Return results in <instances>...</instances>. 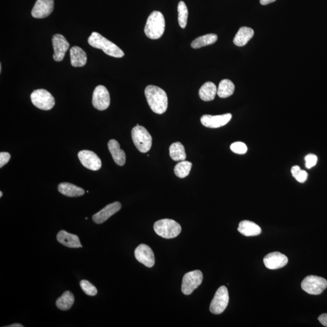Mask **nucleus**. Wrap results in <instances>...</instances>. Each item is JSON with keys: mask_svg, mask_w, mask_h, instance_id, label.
Wrapping results in <instances>:
<instances>
[{"mask_svg": "<svg viewBox=\"0 0 327 327\" xmlns=\"http://www.w3.org/2000/svg\"><path fill=\"white\" fill-rule=\"evenodd\" d=\"M192 167V164L191 162L182 161L176 165L174 172L178 178H184L190 173Z\"/></svg>", "mask_w": 327, "mask_h": 327, "instance_id": "c85d7f7f", "label": "nucleus"}, {"mask_svg": "<svg viewBox=\"0 0 327 327\" xmlns=\"http://www.w3.org/2000/svg\"><path fill=\"white\" fill-rule=\"evenodd\" d=\"M2 196H3V193H2V192H0V197H1V198H2Z\"/></svg>", "mask_w": 327, "mask_h": 327, "instance_id": "a19ab883", "label": "nucleus"}, {"mask_svg": "<svg viewBox=\"0 0 327 327\" xmlns=\"http://www.w3.org/2000/svg\"><path fill=\"white\" fill-rule=\"evenodd\" d=\"M288 261V258L286 255L277 252L269 253L264 258L265 267L270 270L283 268L287 264Z\"/></svg>", "mask_w": 327, "mask_h": 327, "instance_id": "dca6fc26", "label": "nucleus"}, {"mask_svg": "<svg viewBox=\"0 0 327 327\" xmlns=\"http://www.w3.org/2000/svg\"><path fill=\"white\" fill-rule=\"evenodd\" d=\"M54 7V0H37L31 12L32 17L35 18L48 17L53 12Z\"/></svg>", "mask_w": 327, "mask_h": 327, "instance_id": "2eb2a0df", "label": "nucleus"}, {"mask_svg": "<svg viewBox=\"0 0 327 327\" xmlns=\"http://www.w3.org/2000/svg\"><path fill=\"white\" fill-rule=\"evenodd\" d=\"M2 65L1 64H0V72H2Z\"/></svg>", "mask_w": 327, "mask_h": 327, "instance_id": "ea45409f", "label": "nucleus"}, {"mask_svg": "<svg viewBox=\"0 0 327 327\" xmlns=\"http://www.w3.org/2000/svg\"><path fill=\"white\" fill-rule=\"evenodd\" d=\"M88 42L91 46L99 49L108 56L115 58H122L124 56V53L120 48L114 42L104 37L99 33L94 32L88 39Z\"/></svg>", "mask_w": 327, "mask_h": 327, "instance_id": "f03ea898", "label": "nucleus"}, {"mask_svg": "<svg viewBox=\"0 0 327 327\" xmlns=\"http://www.w3.org/2000/svg\"><path fill=\"white\" fill-rule=\"evenodd\" d=\"M57 240L63 246L69 248H79L82 247L80 241L78 236L68 233L65 230H61L57 234Z\"/></svg>", "mask_w": 327, "mask_h": 327, "instance_id": "6ab92c4d", "label": "nucleus"}, {"mask_svg": "<svg viewBox=\"0 0 327 327\" xmlns=\"http://www.w3.org/2000/svg\"><path fill=\"white\" fill-rule=\"evenodd\" d=\"M11 155L8 152L0 153V167L2 168L10 160Z\"/></svg>", "mask_w": 327, "mask_h": 327, "instance_id": "f704fd0d", "label": "nucleus"}, {"mask_svg": "<svg viewBox=\"0 0 327 327\" xmlns=\"http://www.w3.org/2000/svg\"><path fill=\"white\" fill-rule=\"evenodd\" d=\"M111 103V98L107 88L100 85L95 88L92 98V105L99 111H105L108 109Z\"/></svg>", "mask_w": 327, "mask_h": 327, "instance_id": "9d476101", "label": "nucleus"}, {"mask_svg": "<svg viewBox=\"0 0 327 327\" xmlns=\"http://www.w3.org/2000/svg\"><path fill=\"white\" fill-rule=\"evenodd\" d=\"M300 170H301L300 167H299L298 166H293L292 168V169H291V172H292V176L293 177H295V176L296 175V174H297L299 172V171H300Z\"/></svg>", "mask_w": 327, "mask_h": 327, "instance_id": "e433bc0d", "label": "nucleus"}, {"mask_svg": "<svg viewBox=\"0 0 327 327\" xmlns=\"http://www.w3.org/2000/svg\"><path fill=\"white\" fill-rule=\"evenodd\" d=\"M238 230L245 237H255L261 233V228L255 222L250 221H241Z\"/></svg>", "mask_w": 327, "mask_h": 327, "instance_id": "412c9836", "label": "nucleus"}, {"mask_svg": "<svg viewBox=\"0 0 327 327\" xmlns=\"http://www.w3.org/2000/svg\"><path fill=\"white\" fill-rule=\"evenodd\" d=\"M231 114L216 116L204 115L201 118V122L205 127L216 129L225 126L231 120Z\"/></svg>", "mask_w": 327, "mask_h": 327, "instance_id": "ddd939ff", "label": "nucleus"}, {"mask_svg": "<svg viewBox=\"0 0 327 327\" xmlns=\"http://www.w3.org/2000/svg\"><path fill=\"white\" fill-rule=\"evenodd\" d=\"M178 12L179 26L182 29H184L188 24L189 12L187 6L184 2L181 1L179 3Z\"/></svg>", "mask_w": 327, "mask_h": 327, "instance_id": "c756f323", "label": "nucleus"}, {"mask_svg": "<svg viewBox=\"0 0 327 327\" xmlns=\"http://www.w3.org/2000/svg\"><path fill=\"white\" fill-rule=\"evenodd\" d=\"M233 82L229 79H223L219 84L217 95L221 99H225L232 96L235 91Z\"/></svg>", "mask_w": 327, "mask_h": 327, "instance_id": "393cba45", "label": "nucleus"}, {"mask_svg": "<svg viewBox=\"0 0 327 327\" xmlns=\"http://www.w3.org/2000/svg\"><path fill=\"white\" fill-rule=\"evenodd\" d=\"M218 40V36L214 33H210L200 36L192 41L191 46L194 49H200L207 45L213 44Z\"/></svg>", "mask_w": 327, "mask_h": 327, "instance_id": "a878e982", "label": "nucleus"}, {"mask_svg": "<svg viewBox=\"0 0 327 327\" xmlns=\"http://www.w3.org/2000/svg\"><path fill=\"white\" fill-rule=\"evenodd\" d=\"M276 0H260V3L262 5H267L270 4V3H273Z\"/></svg>", "mask_w": 327, "mask_h": 327, "instance_id": "4c0bfd02", "label": "nucleus"}, {"mask_svg": "<svg viewBox=\"0 0 327 327\" xmlns=\"http://www.w3.org/2000/svg\"><path fill=\"white\" fill-rule=\"evenodd\" d=\"M30 99L36 108L43 111H50L55 106L54 98L50 92L44 89H38L30 95Z\"/></svg>", "mask_w": 327, "mask_h": 327, "instance_id": "0eeeda50", "label": "nucleus"}, {"mask_svg": "<svg viewBox=\"0 0 327 327\" xmlns=\"http://www.w3.org/2000/svg\"><path fill=\"white\" fill-rule=\"evenodd\" d=\"M169 153L171 158L175 161H184L186 154L184 146L181 143H174L169 148Z\"/></svg>", "mask_w": 327, "mask_h": 327, "instance_id": "bb28decb", "label": "nucleus"}, {"mask_svg": "<svg viewBox=\"0 0 327 327\" xmlns=\"http://www.w3.org/2000/svg\"><path fill=\"white\" fill-rule=\"evenodd\" d=\"M134 256L136 260L147 267H154L155 262V255L151 247L146 244H141L134 250Z\"/></svg>", "mask_w": 327, "mask_h": 327, "instance_id": "9b49d317", "label": "nucleus"}, {"mask_svg": "<svg viewBox=\"0 0 327 327\" xmlns=\"http://www.w3.org/2000/svg\"><path fill=\"white\" fill-rule=\"evenodd\" d=\"M121 209V204L119 202H115L110 204L101 210L100 212L93 216V221L96 224H100L105 222L109 218Z\"/></svg>", "mask_w": 327, "mask_h": 327, "instance_id": "f3484780", "label": "nucleus"}, {"mask_svg": "<svg viewBox=\"0 0 327 327\" xmlns=\"http://www.w3.org/2000/svg\"><path fill=\"white\" fill-rule=\"evenodd\" d=\"M78 158L81 164L87 169L97 171L101 169L102 164L98 155L90 151H82L78 153Z\"/></svg>", "mask_w": 327, "mask_h": 327, "instance_id": "f8f14e48", "label": "nucleus"}, {"mask_svg": "<svg viewBox=\"0 0 327 327\" xmlns=\"http://www.w3.org/2000/svg\"><path fill=\"white\" fill-rule=\"evenodd\" d=\"M318 320L323 326L327 327V313L322 314L321 315H320Z\"/></svg>", "mask_w": 327, "mask_h": 327, "instance_id": "c9c22d12", "label": "nucleus"}, {"mask_svg": "<svg viewBox=\"0 0 327 327\" xmlns=\"http://www.w3.org/2000/svg\"><path fill=\"white\" fill-rule=\"evenodd\" d=\"M131 137L134 146L140 152H148L152 148V137L145 127L137 124L131 130Z\"/></svg>", "mask_w": 327, "mask_h": 327, "instance_id": "39448f33", "label": "nucleus"}, {"mask_svg": "<svg viewBox=\"0 0 327 327\" xmlns=\"http://www.w3.org/2000/svg\"><path fill=\"white\" fill-rule=\"evenodd\" d=\"M8 327H23V325L19 324V323H14V324H12L11 325L9 326H6Z\"/></svg>", "mask_w": 327, "mask_h": 327, "instance_id": "58836bf2", "label": "nucleus"}, {"mask_svg": "<svg viewBox=\"0 0 327 327\" xmlns=\"http://www.w3.org/2000/svg\"><path fill=\"white\" fill-rule=\"evenodd\" d=\"M217 91H218V88L213 82H207L202 85L199 90V96L204 102H210V101L215 99Z\"/></svg>", "mask_w": 327, "mask_h": 327, "instance_id": "b1692460", "label": "nucleus"}, {"mask_svg": "<svg viewBox=\"0 0 327 327\" xmlns=\"http://www.w3.org/2000/svg\"><path fill=\"white\" fill-rule=\"evenodd\" d=\"M58 189L61 194L68 197H78L82 196L85 191L81 188L78 187L71 183L63 182L58 186Z\"/></svg>", "mask_w": 327, "mask_h": 327, "instance_id": "5701e85b", "label": "nucleus"}, {"mask_svg": "<svg viewBox=\"0 0 327 327\" xmlns=\"http://www.w3.org/2000/svg\"><path fill=\"white\" fill-rule=\"evenodd\" d=\"M154 228L156 233L166 239L176 238L181 231V225L170 219L159 220L155 223Z\"/></svg>", "mask_w": 327, "mask_h": 327, "instance_id": "20e7f679", "label": "nucleus"}, {"mask_svg": "<svg viewBox=\"0 0 327 327\" xmlns=\"http://www.w3.org/2000/svg\"><path fill=\"white\" fill-rule=\"evenodd\" d=\"M70 61L73 67H83L86 65L87 55L81 48L73 46L70 51Z\"/></svg>", "mask_w": 327, "mask_h": 327, "instance_id": "aec40b11", "label": "nucleus"}, {"mask_svg": "<svg viewBox=\"0 0 327 327\" xmlns=\"http://www.w3.org/2000/svg\"><path fill=\"white\" fill-rule=\"evenodd\" d=\"M75 298L72 293L66 291L63 293L61 297L58 298L56 301V305L61 310H68L72 307Z\"/></svg>", "mask_w": 327, "mask_h": 327, "instance_id": "cd10ccee", "label": "nucleus"}, {"mask_svg": "<svg viewBox=\"0 0 327 327\" xmlns=\"http://www.w3.org/2000/svg\"><path fill=\"white\" fill-rule=\"evenodd\" d=\"M79 284H80L82 291L85 294L91 296H96L97 294L98 291L96 287L92 284H91L89 281L82 280Z\"/></svg>", "mask_w": 327, "mask_h": 327, "instance_id": "7c9ffc66", "label": "nucleus"}, {"mask_svg": "<svg viewBox=\"0 0 327 327\" xmlns=\"http://www.w3.org/2000/svg\"><path fill=\"white\" fill-rule=\"evenodd\" d=\"M165 26L166 23L163 14L159 11L152 12L147 20L145 34L150 39L160 38L164 34Z\"/></svg>", "mask_w": 327, "mask_h": 327, "instance_id": "7ed1b4c3", "label": "nucleus"}, {"mask_svg": "<svg viewBox=\"0 0 327 327\" xmlns=\"http://www.w3.org/2000/svg\"><path fill=\"white\" fill-rule=\"evenodd\" d=\"M203 280V275L200 270L189 272L183 277L181 290L185 295H189L194 292L201 285Z\"/></svg>", "mask_w": 327, "mask_h": 327, "instance_id": "1a4fd4ad", "label": "nucleus"}, {"mask_svg": "<svg viewBox=\"0 0 327 327\" xmlns=\"http://www.w3.org/2000/svg\"><path fill=\"white\" fill-rule=\"evenodd\" d=\"M229 295L227 287H220L211 302L210 312L214 314H220L224 312L227 307Z\"/></svg>", "mask_w": 327, "mask_h": 327, "instance_id": "6e6552de", "label": "nucleus"}, {"mask_svg": "<svg viewBox=\"0 0 327 327\" xmlns=\"http://www.w3.org/2000/svg\"><path fill=\"white\" fill-rule=\"evenodd\" d=\"M53 44L54 50V59L56 62H60L65 58L67 50H69L70 45L66 40L65 36L60 34L54 35L53 38Z\"/></svg>", "mask_w": 327, "mask_h": 327, "instance_id": "4468645a", "label": "nucleus"}, {"mask_svg": "<svg viewBox=\"0 0 327 327\" xmlns=\"http://www.w3.org/2000/svg\"><path fill=\"white\" fill-rule=\"evenodd\" d=\"M145 96L152 111L159 115L163 114L168 108V98L166 91L155 85H149L146 88Z\"/></svg>", "mask_w": 327, "mask_h": 327, "instance_id": "f257e3e1", "label": "nucleus"}, {"mask_svg": "<svg viewBox=\"0 0 327 327\" xmlns=\"http://www.w3.org/2000/svg\"><path fill=\"white\" fill-rule=\"evenodd\" d=\"M301 287L308 294L319 295L327 288V281L324 278L310 275L302 281Z\"/></svg>", "mask_w": 327, "mask_h": 327, "instance_id": "423d86ee", "label": "nucleus"}, {"mask_svg": "<svg viewBox=\"0 0 327 327\" xmlns=\"http://www.w3.org/2000/svg\"><path fill=\"white\" fill-rule=\"evenodd\" d=\"M254 35V30L247 27H242L238 30L233 39L234 44L237 46L243 47L248 43Z\"/></svg>", "mask_w": 327, "mask_h": 327, "instance_id": "4be33fe9", "label": "nucleus"}, {"mask_svg": "<svg viewBox=\"0 0 327 327\" xmlns=\"http://www.w3.org/2000/svg\"><path fill=\"white\" fill-rule=\"evenodd\" d=\"M294 178L296 179V181L299 182L304 183L307 181L308 178V173L306 171L301 170L296 174Z\"/></svg>", "mask_w": 327, "mask_h": 327, "instance_id": "72a5a7b5", "label": "nucleus"}, {"mask_svg": "<svg viewBox=\"0 0 327 327\" xmlns=\"http://www.w3.org/2000/svg\"><path fill=\"white\" fill-rule=\"evenodd\" d=\"M305 167L307 169H311L316 166L317 161V157L314 154H308L305 157Z\"/></svg>", "mask_w": 327, "mask_h": 327, "instance_id": "473e14b6", "label": "nucleus"}, {"mask_svg": "<svg viewBox=\"0 0 327 327\" xmlns=\"http://www.w3.org/2000/svg\"><path fill=\"white\" fill-rule=\"evenodd\" d=\"M108 148L115 163L120 166H124L126 163V154L123 150L121 149L120 144L117 141L110 140Z\"/></svg>", "mask_w": 327, "mask_h": 327, "instance_id": "a211bd4d", "label": "nucleus"}, {"mask_svg": "<svg viewBox=\"0 0 327 327\" xmlns=\"http://www.w3.org/2000/svg\"><path fill=\"white\" fill-rule=\"evenodd\" d=\"M231 151L235 154H245L247 152V147L246 144L242 142H235L230 146Z\"/></svg>", "mask_w": 327, "mask_h": 327, "instance_id": "2f4dec72", "label": "nucleus"}]
</instances>
